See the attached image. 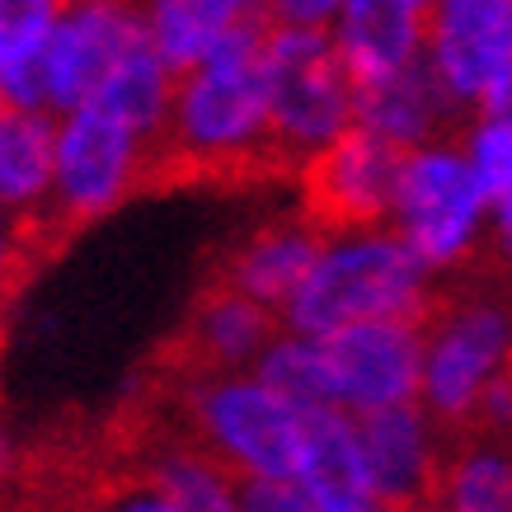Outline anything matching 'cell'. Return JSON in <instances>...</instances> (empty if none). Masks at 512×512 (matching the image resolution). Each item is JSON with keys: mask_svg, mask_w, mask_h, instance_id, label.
Returning <instances> with one entry per match:
<instances>
[{"mask_svg": "<svg viewBox=\"0 0 512 512\" xmlns=\"http://www.w3.org/2000/svg\"><path fill=\"white\" fill-rule=\"evenodd\" d=\"M151 47L146 15L132 5H62L43 43V104L52 118L85 109L99 85L113 76V66L132 52Z\"/></svg>", "mask_w": 512, "mask_h": 512, "instance_id": "obj_10", "label": "cell"}, {"mask_svg": "<svg viewBox=\"0 0 512 512\" xmlns=\"http://www.w3.org/2000/svg\"><path fill=\"white\" fill-rule=\"evenodd\" d=\"M428 38V5L419 0H348L329 24V43L339 52L348 85L372 90L423 57Z\"/></svg>", "mask_w": 512, "mask_h": 512, "instance_id": "obj_14", "label": "cell"}, {"mask_svg": "<svg viewBox=\"0 0 512 512\" xmlns=\"http://www.w3.org/2000/svg\"><path fill=\"white\" fill-rule=\"evenodd\" d=\"M461 123L470 127V118L442 94L423 57L386 85L353 94V127L390 141L395 151H423L437 141H456L451 132Z\"/></svg>", "mask_w": 512, "mask_h": 512, "instance_id": "obj_16", "label": "cell"}, {"mask_svg": "<svg viewBox=\"0 0 512 512\" xmlns=\"http://www.w3.org/2000/svg\"><path fill=\"white\" fill-rule=\"evenodd\" d=\"M334 15H339L334 0H278V5H268L273 24H296V29H329Z\"/></svg>", "mask_w": 512, "mask_h": 512, "instance_id": "obj_28", "label": "cell"}, {"mask_svg": "<svg viewBox=\"0 0 512 512\" xmlns=\"http://www.w3.org/2000/svg\"><path fill=\"white\" fill-rule=\"evenodd\" d=\"M90 104L104 109L109 118H118V123L146 146V156H151L160 146V137H165V123H170L174 76L156 62L151 47H141L127 62L113 66V76L99 85V94H94Z\"/></svg>", "mask_w": 512, "mask_h": 512, "instance_id": "obj_23", "label": "cell"}, {"mask_svg": "<svg viewBox=\"0 0 512 512\" xmlns=\"http://www.w3.org/2000/svg\"><path fill=\"white\" fill-rule=\"evenodd\" d=\"M179 433L202 447L235 480H296L301 414L264 390L254 376H174Z\"/></svg>", "mask_w": 512, "mask_h": 512, "instance_id": "obj_4", "label": "cell"}, {"mask_svg": "<svg viewBox=\"0 0 512 512\" xmlns=\"http://www.w3.org/2000/svg\"><path fill=\"white\" fill-rule=\"evenodd\" d=\"M141 184H146V146L118 118L94 104L57 118L52 202H47V221L57 235H71L85 221L113 212Z\"/></svg>", "mask_w": 512, "mask_h": 512, "instance_id": "obj_7", "label": "cell"}, {"mask_svg": "<svg viewBox=\"0 0 512 512\" xmlns=\"http://www.w3.org/2000/svg\"><path fill=\"white\" fill-rule=\"evenodd\" d=\"M0 118H5V99H0Z\"/></svg>", "mask_w": 512, "mask_h": 512, "instance_id": "obj_31", "label": "cell"}, {"mask_svg": "<svg viewBox=\"0 0 512 512\" xmlns=\"http://www.w3.org/2000/svg\"><path fill=\"white\" fill-rule=\"evenodd\" d=\"M249 10L254 5L245 0H160V5H146L141 15H146V38L156 62L179 80L207 62L245 24Z\"/></svg>", "mask_w": 512, "mask_h": 512, "instance_id": "obj_20", "label": "cell"}, {"mask_svg": "<svg viewBox=\"0 0 512 512\" xmlns=\"http://www.w3.org/2000/svg\"><path fill=\"white\" fill-rule=\"evenodd\" d=\"M132 475L151 484L160 498H170L179 512H240V480L202 447H193L179 428L146 437Z\"/></svg>", "mask_w": 512, "mask_h": 512, "instance_id": "obj_19", "label": "cell"}, {"mask_svg": "<svg viewBox=\"0 0 512 512\" xmlns=\"http://www.w3.org/2000/svg\"><path fill=\"white\" fill-rule=\"evenodd\" d=\"M90 512H179V508L170 498H160L151 484H141L132 470H118V475H104L94 484Z\"/></svg>", "mask_w": 512, "mask_h": 512, "instance_id": "obj_25", "label": "cell"}, {"mask_svg": "<svg viewBox=\"0 0 512 512\" xmlns=\"http://www.w3.org/2000/svg\"><path fill=\"white\" fill-rule=\"evenodd\" d=\"M484 221H489V202L461 141L404 151L390 231L400 235L433 278H451L480 259Z\"/></svg>", "mask_w": 512, "mask_h": 512, "instance_id": "obj_6", "label": "cell"}, {"mask_svg": "<svg viewBox=\"0 0 512 512\" xmlns=\"http://www.w3.org/2000/svg\"><path fill=\"white\" fill-rule=\"evenodd\" d=\"M423 62L456 109L480 118L512 85V0L428 5Z\"/></svg>", "mask_w": 512, "mask_h": 512, "instance_id": "obj_8", "label": "cell"}, {"mask_svg": "<svg viewBox=\"0 0 512 512\" xmlns=\"http://www.w3.org/2000/svg\"><path fill=\"white\" fill-rule=\"evenodd\" d=\"M428 512H512V437L480 428L442 433V470Z\"/></svg>", "mask_w": 512, "mask_h": 512, "instance_id": "obj_18", "label": "cell"}, {"mask_svg": "<svg viewBox=\"0 0 512 512\" xmlns=\"http://www.w3.org/2000/svg\"><path fill=\"white\" fill-rule=\"evenodd\" d=\"M240 512H329L296 480H240Z\"/></svg>", "mask_w": 512, "mask_h": 512, "instance_id": "obj_26", "label": "cell"}, {"mask_svg": "<svg viewBox=\"0 0 512 512\" xmlns=\"http://www.w3.org/2000/svg\"><path fill=\"white\" fill-rule=\"evenodd\" d=\"M57 118L5 109L0 118V207L15 221H47Z\"/></svg>", "mask_w": 512, "mask_h": 512, "instance_id": "obj_21", "label": "cell"}, {"mask_svg": "<svg viewBox=\"0 0 512 512\" xmlns=\"http://www.w3.org/2000/svg\"><path fill=\"white\" fill-rule=\"evenodd\" d=\"M433 292L437 278L409 254V245L390 226L334 235L325 240L296 296L282 306L278 325L296 339H329L348 325H372V320L423 325L433 311Z\"/></svg>", "mask_w": 512, "mask_h": 512, "instance_id": "obj_3", "label": "cell"}, {"mask_svg": "<svg viewBox=\"0 0 512 512\" xmlns=\"http://www.w3.org/2000/svg\"><path fill=\"white\" fill-rule=\"evenodd\" d=\"M508 306H512V259H508Z\"/></svg>", "mask_w": 512, "mask_h": 512, "instance_id": "obj_30", "label": "cell"}, {"mask_svg": "<svg viewBox=\"0 0 512 512\" xmlns=\"http://www.w3.org/2000/svg\"><path fill=\"white\" fill-rule=\"evenodd\" d=\"M278 334L282 325L273 311L221 282H202L184 329L170 339L160 362L170 376H245Z\"/></svg>", "mask_w": 512, "mask_h": 512, "instance_id": "obj_12", "label": "cell"}, {"mask_svg": "<svg viewBox=\"0 0 512 512\" xmlns=\"http://www.w3.org/2000/svg\"><path fill=\"white\" fill-rule=\"evenodd\" d=\"M254 381L273 390L287 409L296 414H315V409H334V390H329L325 353L315 339H296L282 329L278 339L264 348V357L254 362Z\"/></svg>", "mask_w": 512, "mask_h": 512, "instance_id": "obj_24", "label": "cell"}, {"mask_svg": "<svg viewBox=\"0 0 512 512\" xmlns=\"http://www.w3.org/2000/svg\"><path fill=\"white\" fill-rule=\"evenodd\" d=\"M29 268H33V249L24 245L19 221L0 207V306H5V296L24 282V273H29Z\"/></svg>", "mask_w": 512, "mask_h": 512, "instance_id": "obj_27", "label": "cell"}, {"mask_svg": "<svg viewBox=\"0 0 512 512\" xmlns=\"http://www.w3.org/2000/svg\"><path fill=\"white\" fill-rule=\"evenodd\" d=\"M512 362V306H508V264L489 254L470 268L437 278L433 311L423 320V414L456 433L466 428L484 386Z\"/></svg>", "mask_w": 512, "mask_h": 512, "instance_id": "obj_2", "label": "cell"}, {"mask_svg": "<svg viewBox=\"0 0 512 512\" xmlns=\"http://www.w3.org/2000/svg\"><path fill=\"white\" fill-rule=\"evenodd\" d=\"M264 29L268 5H254L249 19L226 43L174 80L170 123L160 146L146 156V184L193 179V174H268L287 170L268 141V80H264Z\"/></svg>", "mask_w": 512, "mask_h": 512, "instance_id": "obj_1", "label": "cell"}, {"mask_svg": "<svg viewBox=\"0 0 512 512\" xmlns=\"http://www.w3.org/2000/svg\"><path fill=\"white\" fill-rule=\"evenodd\" d=\"M57 15L62 5L52 0H0V99L5 109L47 113L38 62H43V43Z\"/></svg>", "mask_w": 512, "mask_h": 512, "instance_id": "obj_22", "label": "cell"}, {"mask_svg": "<svg viewBox=\"0 0 512 512\" xmlns=\"http://www.w3.org/2000/svg\"><path fill=\"white\" fill-rule=\"evenodd\" d=\"M24 475V461H19V447H15V437H10V428L0 423V494L10 489V484Z\"/></svg>", "mask_w": 512, "mask_h": 512, "instance_id": "obj_29", "label": "cell"}, {"mask_svg": "<svg viewBox=\"0 0 512 512\" xmlns=\"http://www.w3.org/2000/svg\"><path fill=\"white\" fill-rule=\"evenodd\" d=\"M296 484L325 503L329 512H381L367 484L362 447H357V423L343 409H315L301 414V466Z\"/></svg>", "mask_w": 512, "mask_h": 512, "instance_id": "obj_17", "label": "cell"}, {"mask_svg": "<svg viewBox=\"0 0 512 512\" xmlns=\"http://www.w3.org/2000/svg\"><path fill=\"white\" fill-rule=\"evenodd\" d=\"M325 249V235L315 231L306 217H282V221H268L259 231L240 240V245L226 254L217 278L207 282H221L231 292L249 296L254 306L282 315V306L296 296V287L306 282V273L315 268Z\"/></svg>", "mask_w": 512, "mask_h": 512, "instance_id": "obj_15", "label": "cell"}, {"mask_svg": "<svg viewBox=\"0 0 512 512\" xmlns=\"http://www.w3.org/2000/svg\"><path fill=\"white\" fill-rule=\"evenodd\" d=\"M508 372H512V362H508Z\"/></svg>", "mask_w": 512, "mask_h": 512, "instance_id": "obj_32", "label": "cell"}, {"mask_svg": "<svg viewBox=\"0 0 512 512\" xmlns=\"http://www.w3.org/2000/svg\"><path fill=\"white\" fill-rule=\"evenodd\" d=\"M268 80V141L287 170H301L329 141L353 127V85L343 76L329 29H264Z\"/></svg>", "mask_w": 512, "mask_h": 512, "instance_id": "obj_5", "label": "cell"}, {"mask_svg": "<svg viewBox=\"0 0 512 512\" xmlns=\"http://www.w3.org/2000/svg\"><path fill=\"white\" fill-rule=\"evenodd\" d=\"M315 343L325 353L334 409H343L348 419L419 404L423 325H414V320H372V325H348Z\"/></svg>", "mask_w": 512, "mask_h": 512, "instance_id": "obj_11", "label": "cell"}, {"mask_svg": "<svg viewBox=\"0 0 512 512\" xmlns=\"http://www.w3.org/2000/svg\"><path fill=\"white\" fill-rule=\"evenodd\" d=\"M357 423V447L367 484L381 512H428L433 508L437 470H442V428H437L423 404L381 409Z\"/></svg>", "mask_w": 512, "mask_h": 512, "instance_id": "obj_13", "label": "cell"}, {"mask_svg": "<svg viewBox=\"0 0 512 512\" xmlns=\"http://www.w3.org/2000/svg\"><path fill=\"white\" fill-rule=\"evenodd\" d=\"M404 151L390 141L348 127L301 165V188H306V212L315 231L334 240V235H362V231H386L390 212H395V179H400Z\"/></svg>", "mask_w": 512, "mask_h": 512, "instance_id": "obj_9", "label": "cell"}]
</instances>
